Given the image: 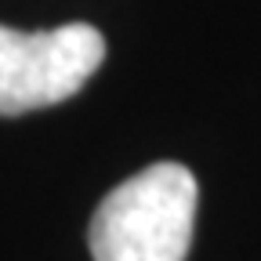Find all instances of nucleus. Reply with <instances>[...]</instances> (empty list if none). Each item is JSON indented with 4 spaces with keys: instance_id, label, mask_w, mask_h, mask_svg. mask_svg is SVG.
I'll return each instance as SVG.
<instances>
[{
    "instance_id": "obj_1",
    "label": "nucleus",
    "mask_w": 261,
    "mask_h": 261,
    "mask_svg": "<svg viewBox=\"0 0 261 261\" xmlns=\"http://www.w3.org/2000/svg\"><path fill=\"white\" fill-rule=\"evenodd\" d=\"M200 185L185 163L152 167L120 181L98 203L87 247L94 261H185L192 247Z\"/></svg>"
},
{
    "instance_id": "obj_2",
    "label": "nucleus",
    "mask_w": 261,
    "mask_h": 261,
    "mask_svg": "<svg viewBox=\"0 0 261 261\" xmlns=\"http://www.w3.org/2000/svg\"><path fill=\"white\" fill-rule=\"evenodd\" d=\"M106 62V37L87 22L22 33L0 25V116L62 106Z\"/></svg>"
}]
</instances>
